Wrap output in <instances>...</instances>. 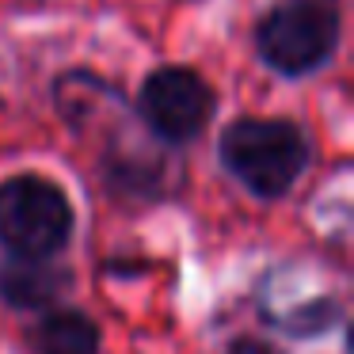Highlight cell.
<instances>
[{"instance_id":"obj_5","label":"cell","mask_w":354,"mask_h":354,"mask_svg":"<svg viewBox=\"0 0 354 354\" xmlns=\"http://www.w3.org/2000/svg\"><path fill=\"white\" fill-rule=\"evenodd\" d=\"M69 290V270L50 259L12 255L0 267V301L12 308H46Z\"/></svg>"},{"instance_id":"obj_2","label":"cell","mask_w":354,"mask_h":354,"mask_svg":"<svg viewBox=\"0 0 354 354\" xmlns=\"http://www.w3.org/2000/svg\"><path fill=\"white\" fill-rule=\"evenodd\" d=\"M343 42V0H274L252 24V50L274 77L305 80L328 69Z\"/></svg>"},{"instance_id":"obj_4","label":"cell","mask_w":354,"mask_h":354,"mask_svg":"<svg viewBox=\"0 0 354 354\" xmlns=\"http://www.w3.org/2000/svg\"><path fill=\"white\" fill-rule=\"evenodd\" d=\"M217 115V88L191 65H156L138 88V118L160 145H191Z\"/></svg>"},{"instance_id":"obj_8","label":"cell","mask_w":354,"mask_h":354,"mask_svg":"<svg viewBox=\"0 0 354 354\" xmlns=\"http://www.w3.org/2000/svg\"><path fill=\"white\" fill-rule=\"evenodd\" d=\"M176 4H202V0H176Z\"/></svg>"},{"instance_id":"obj_3","label":"cell","mask_w":354,"mask_h":354,"mask_svg":"<svg viewBox=\"0 0 354 354\" xmlns=\"http://www.w3.org/2000/svg\"><path fill=\"white\" fill-rule=\"evenodd\" d=\"M73 229L77 214L62 183L39 171L0 179V244L8 255L54 259L73 240Z\"/></svg>"},{"instance_id":"obj_6","label":"cell","mask_w":354,"mask_h":354,"mask_svg":"<svg viewBox=\"0 0 354 354\" xmlns=\"http://www.w3.org/2000/svg\"><path fill=\"white\" fill-rule=\"evenodd\" d=\"M39 354H100V328L80 308H54L35 331Z\"/></svg>"},{"instance_id":"obj_1","label":"cell","mask_w":354,"mask_h":354,"mask_svg":"<svg viewBox=\"0 0 354 354\" xmlns=\"http://www.w3.org/2000/svg\"><path fill=\"white\" fill-rule=\"evenodd\" d=\"M221 168L263 202L286 198L313 160V141L301 122L282 115H240L217 138Z\"/></svg>"},{"instance_id":"obj_7","label":"cell","mask_w":354,"mask_h":354,"mask_svg":"<svg viewBox=\"0 0 354 354\" xmlns=\"http://www.w3.org/2000/svg\"><path fill=\"white\" fill-rule=\"evenodd\" d=\"M225 354H278V351H270V346L255 343V339H240V343H232Z\"/></svg>"}]
</instances>
